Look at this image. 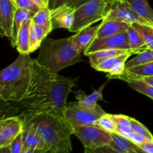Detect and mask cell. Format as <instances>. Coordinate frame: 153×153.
Instances as JSON below:
<instances>
[{
  "label": "cell",
  "mask_w": 153,
  "mask_h": 153,
  "mask_svg": "<svg viewBox=\"0 0 153 153\" xmlns=\"http://www.w3.org/2000/svg\"><path fill=\"white\" fill-rule=\"evenodd\" d=\"M76 82V79L51 73L32 59L29 88L19 104L25 111H46L64 116L67 97Z\"/></svg>",
  "instance_id": "obj_1"
},
{
  "label": "cell",
  "mask_w": 153,
  "mask_h": 153,
  "mask_svg": "<svg viewBox=\"0 0 153 153\" xmlns=\"http://www.w3.org/2000/svg\"><path fill=\"white\" fill-rule=\"evenodd\" d=\"M29 123L46 144L49 153H70L73 151V126L65 117L46 111H24L21 114Z\"/></svg>",
  "instance_id": "obj_2"
},
{
  "label": "cell",
  "mask_w": 153,
  "mask_h": 153,
  "mask_svg": "<svg viewBox=\"0 0 153 153\" xmlns=\"http://www.w3.org/2000/svg\"><path fill=\"white\" fill-rule=\"evenodd\" d=\"M31 62L29 55H20L0 73V97L4 102H21L31 82Z\"/></svg>",
  "instance_id": "obj_3"
},
{
  "label": "cell",
  "mask_w": 153,
  "mask_h": 153,
  "mask_svg": "<svg viewBox=\"0 0 153 153\" xmlns=\"http://www.w3.org/2000/svg\"><path fill=\"white\" fill-rule=\"evenodd\" d=\"M82 60V52L76 49L71 36L60 40L46 38L40 46L38 56L36 58L40 65L55 74Z\"/></svg>",
  "instance_id": "obj_4"
},
{
  "label": "cell",
  "mask_w": 153,
  "mask_h": 153,
  "mask_svg": "<svg viewBox=\"0 0 153 153\" xmlns=\"http://www.w3.org/2000/svg\"><path fill=\"white\" fill-rule=\"evenodd\" d=\"M110 0H90L75 10L74 22L70 32H78L105 18L110 7Z\"/></svg>",
  "instance_id": "obj_5"
},
{
  "label": "cell",
  "mask_w": 153,
  "mask_h": 153,
  "mask_svg": "<svg viewBox=\"0 0 153 153\" xmlns=\"http://www.w3.org/2000/svg\"><path fill=\"white\" fill-rule=\"evenodd\" d=\"M106 112L100 105L94 109H89L82 107L78 103L70 102L67 104L64 117L67 122L73 126H94L97 120Z\"/></svg>",
  "instance_id": "obj_6"
},
{
  "label": "cell",
  "mask_w": 153,
  "mask_h": 153,
  "mask_svg": "<svg viewBox=\"0 0 153 153\" xmlns=\"http://www.w3.org/2000/svg\"><path fill=\"white\" fill-rule=\"evenodd\" d=\"M73 134L79 139L85 148L97 149L111 142V134L97 126H73Z\"/></svg>",
  "instance_id": "obj_7"
},
{
  "label": "cell",
  "mask_w": 153,
  "mask_h": 153,
  "mask_svg": "<svg viewBox=\"0 0 153 153\" xmlns=\"http://www.w3.org/2000/svg\"><path fill=\"white\" fill-rule=\"evenodd\" d=\"M103 20H117L129 24L140 23L149 25L145 19L140 17L126 0L111 3L105 18Z\"/></svg>",
  "instance_id": "obj_8"
},
{
  "label": "cell",
  "mask_w": 153,
  "mask_h": 153,
  "mask_svg": "<svg viewBox=\"0 0 153 153\" xmlns=\"http://www.w3.org/2000/svg\"><path fill=\"white\" fill-rule=\"evenodd\" d=\"M111 49L132 50L130 46L129 42H128L127 31L120 33L117 35L111 36V37H106V38L94 40V41L91 43L88 49L84 52V54L88 56L91 53L95 52L97 51Z\"/></svg>",
  "instance_id": "obj_9"
},
{
  "label": "cell",
  "mask_w": 153,
  "mask_h": 153,
  "mask_svg": "<svg viewBox=\"0 0 153 153\" xmlns=\"http://www.w3.org/2000/svg\"><path fill=\"white\" fill-rule=\"evenodd\" d=\"M23 128L22 116L1 118L0 122V147L10 146Z\"/></svg>",
  "instance_id": "obj_10"
},
{
  "label": "cell",
  "mask_w": 153,
  "mask_h": 153,
  "mask_svg": "<svg viewBox=\"0 0 153 153\" xmlns=\"http://www.w3.org/2000/svg\"><path fill=\"white\" fill-rule=\"evenodd\" d=\"M134 54V52H129L112 57L101 63L95 70L107 73V78L109 79H118L125 71L126 63L128 58Z\"/></svg>",
  "instance_id": "obj_11"
},
{
  "label": "cell",
  "mask_w": 153,
  "mask_h": 153,
  "mask_svg": "<svg viewBox=\"0 0 153 153\" xmlns=\"http://www.w3.org/2000/svg\"><path fill=\"white\" fill-rule=\"evenodd\" d=\"M16 7L10 0H0V28L1 34L11 38L13 19Z\"/></svg>",
  "instance_id": "obj_12"
},
{
  "label": "cell",
  "mask_w": 153,
  "mask_h": 153,
  "mask_svg": "<svg viewBox=\"0 0 153 153\" xmlns=\"http://www.w3.org/2000/svg\"><path fill=\"white\" fill-rule=\"evenodd\" d=\"M75 10L69 6L62 5L51 10L53 29L65 28L70 31L74 22Z\"/></svg>",
  "instance_id": "obj_13"
},
{
  "label": "cell",
  "mask_w": 153,
  "mask_h": 153,
  "mask_svg": "<svg viewBox=\"0 0 153 153\" xmlns=\"http://www.w3.org/2000/svg\"><path fill=\"white\" fill-rule=\"evenodd\" d=\"M131 24L117 20H102L94 40L106 38L128 31Z\"/></svg>",
  "instance_id": "obj_14"
},
{
  "label": "cell",
  "mask_w": 153,
  "mask_h": 153,
  "mask_svg": "<svg viewBox=\"0 0 153 153\" xmlns=\"http://www.w3.org/2000/svg\"><path fill=\"white\" fill-rule=\"evenodd\" d=\"M100 24L95 26H88L72 35V41L76 49L80 52H83L88 49L91 43L95 39L96 34L100 28Z\"/></svg>",
  "instance_id": "obj_15"
},
{
  "label": "cell",
  "mask_w": 153,
  "mask_h": 153,
  "mask_svg": "<svg viewBox=\"0 0 153 153\" xmlns=\"http://www.w3.org/2000/svg\"><path fill=\"white\" fill-rule=\"evenodd\" d=\"M153 76V61L134 66L130 68L126 69L124 73L118 77L117 79H121L125 82L128 80H137L145 77Z\"/></svg>",
  "instance_id": "obj_16"
},
{
  "label": "cell",
  "mask_w": 153,
  "mask_h": 153,
  "mask_svg": "<svg viewBox=\"0 0 153 153\" xmlns=\"http://www.w3.org/2000/svg\"><path fill=\"white\" fill-rule=\"evenodd\" d=\"M24 147L43 149L46 151V144L40 136L36 132L34 127L26 121L23 120V128L22 131ZM47 152V151H46Z\"/></svg>",
  "instance_id": "obj_17"
},
{
  "label": "cell",
  "mask_w": 153,
  "mask_h": 153,
  "mask_svg": "<svg viewBox=\"0 0 153 153\" xmlns=\"http://www.w3.org/2000/svg\"><path fill=\"white\" fill-rule=\"evenodd\" d=\"M106 83L103 84L98 90L94 91L92 94L87 95L86 93L82 90L73 91L76 95V99L78 103L82 107L87 108L89 109H94L98 105V102L103 100L102 91L105 87Z\"/></svg>",
  "instance_id": "obj_18"
},
{
  "label": "cell",
  "mask_w": 153,
  "mask_h": 153,
  "mask_svg": "<svg viewBox=\"0 0 153 153\" xmlns=\"http://www.w3.org/2000/svg\"><path fill=\"white\" fill-rule=\"evenodd\" d=\"M112 140L109 145L123 153H146L138 145L117 133H111Z\"/></svg>",
  "instance_id": "obj_19"
},
{
  "label": "cell",
  "mask_w": 153,
  "mask_h": 153,
  "mask_svg": "<svg viewBox=\"0 0 153 153\" xmlns=\"http://www.w3.org/2000/svg\"><path fill=\"white\" fill-rule=\"evenodd\" d=\"M35 13V12L28 10V9L16 8L14 15V19H13L12 36L10 38V43L13 47H16V39H17L18 34L22 25L26 21L32 19Z\"/></svg>",
  "instance_id": "obj_20"
},
{
  "label": "cell",
  "mask_w": 153,
  "mask_h": 153,
  "mask_svg": "<svg viewBox=\"0 0 153 153\" xmlns=\"http://www.w3.org/2000/svg\"><path fill=\"white\" fill-rule=\"evenodd\" d=\"M132 52L134 54L135 52L133 50L130 49H103V50L97 51L95 52L91 53L88 57H89V62L91 67L94 69H96L101 63L105 61L108 58H112V57L117 56V55H121V54L126 53V52Z\"/></svg>",
  "instance_id": "obj_21"
},
{
  "label": "cell",
  "mask_w": 153,
  "mask_h": 153,
  "mask_svg": "<svg viewBox=\"0 0 153 153\" xmlns=\"http://www.w3.org/2000/svg\"><path fill=\"white\" fill-rule=\"evenodd\" d=\"M49 34V31L45 29L43 26L31 22L29 36L30 53H32L40 47L43 41L46 38Z\"/></svg>",
  "instance_id": "obj_22"
},
{
  "label": "cell",
  "mask_w": 153,
  "mask_h": 153,
  "mask_svg": "<svg viewBox=\"0 0 153 153\" xmlns=\"http://www.w3.org/2000/svg\"><path fill=\"white\" fill-rule=\"evenodd\" d=\"M31 24V19L26 21L22 25L19 31V34H18L16 48V50L20 55H30L29 36Z\"/></svg>",
  "instance_id": "obj_23"
},
{
  "label": "cell",
  "mask_w": 153,
  "mask_h": 153,
  "mask_svg": "<svg viewBox=\"0 0 153 153\" xmlns=\"http://www.w3.org/2000/svg\"><path fill=\"white\" fill-rule=\"evenodd\" d=\"M134 11L149 25H153V9L149 5L148 0H126Z\"/></svg>",
  "instance_id": "obj_24"
},
{
  "label": "cell",
  "mask_w": 153,
  "mask_h": 153,
  "mask_svg": "<svg viewBox=\"0 0 153 153\" xmlns=\"http://www.w3.org/2000/svg\"><path fill=\"white\" fill-rule=\"evenodd\" d=\"M117 128V133L128 138L133 132L131 123V117L123 114H111Z\"/></svg>",
  "instance_id": "obj_25"
},
{
  "label": "cell",
  "mask_w": 153,
  "mask_h": 153,
  "mask_svg": "<svg viewBox=\"0 0 153 153\" xmlns=\"http://www.w3.org/2000/svg\"><path fill=\"white\" fill-rule=\"evenodd\" d=\"M31 20L32 23L43 26L49 33L53 30L52 16H51V10L49 7V6L40 8L34 14V16H33Z\"/></svg>",
  "instance_id": "obj_26"
},
{
  "label": "cell",
  "mask_w": 153,
  "mask_h": 153,
  "mask_svg": "<svg viewBox=\"0 0 153 153\" xmlns=\"http://www.w3.org/2000/svg\"><path fill=\"white\" fill-rule=\"evenodd\" d=\"M127 33H128V42H129L131 49L134 51L137 55L147 49V46L143 37L139 34L138 31H137L133 28L132 25L130 26V28L127 31Z\"/></svg>",
  "instance_id": "obj_27"
},
{
  "label": "cell",
  "mask_w": 153,
  "mask_h": 153,
  "mask_svg": "<svg viewBox=\"0 0 153 153\" xmlns=\"http://www.w3.org/2000/svg\"><path fill=\"white\" fill-rule=\"evenodd\" d=\"M131 25L143 37L148 49H153V25L140 23H134Z\"/></svg>",
  "instance_id": "obj_28"
},
{
  "label": "cell",
  "mask_w": 153,
  "mask_h": 153,
  "mask_svg": "<svg viewBox=\"0 0 153 153\" xmlns=\"http://www.w3.org/2000/svg\"><path fill=\"white\" fill-rule=\"evenodd\" d=\"M151 61H153V49L147 48L142 52L137 54V56L134 57V58L126 63V69L146 64Z\"/></svg>",
  "instance_id": "obj_29"
},
{
  "label": "cell",
  "mask_w": 153,
  "mask_h": 153,
  "mask_svg": "<svg viewBox=\"0 0 153 153\" xmlns=\"http://www.w3.org/2000/svg\"><path fill=\"white\" fill-rule=\"evenodd\" d=\"M126 82L134 91L149 97L153 100V85L142 80H128Z\"/></svg>",
  "instance_id": "obj_30"
},
{
  "label": "cell",
  "mask_w": 153,
  "mask_h": 153,
  "mask_svg": "<svg viewBox=\"0 0 153 153\" xmlns=\"http://www.w3.org/2000/svg\"><path fill=\"white\" fill-rule=\"evenodd\" d=\"M95 126L100 127L102 129L108 131L109 133H117L116 126L111 117V114L106 113L101 117L99 118L96 122Z\"/></svg>",
  "instance_id": "obj_31"
},
{
  "label": "cell",
  "mask_w": 153,
  "mask_h": 153,
  "mask_svg": "<svg viewBox=\"0 0 153 153\" xmlns=\"http://www.w3.org/2000/svg\"><path fill=\"white\" fill-rule=\"evenodd\" d=\"M131 127H132L133 132L138 134L140 135L143 136V137H146L147 140H152L153 141V135L152 133L149 131V130L143 124L137 121L134 118L131 117Z\"/></svg>",
  "instance_id": "obj_32"
},
{
  "label": "cell",
  "mask_w": 153,
  "mask_h": 153,
  "mask_svg": "<svg viewBox=\"0 0 153 153\" xmlns=\"http://www.w3.org/2000/svg\"><path fill=\"white\" fill-rule=\"evenodd\" d=\"M16 8H24L37 13L40 7L33 0H16L15 2Z\"/></svg>",
  "instance_id": "obj_33"
},
{
  "label": "cell",
  "mask_w": 153,
  "mask_h": 153,
  "mask_svg": "<svg viewBox=\"0 0 153 153\" xmlns=\"http://www.w3.org/2000/svg\"><path fill=\"white\" fill-rule=\"evenodd\" d=\"M88 1H90V0H57L54 9L62 5L69 6L72 8L76 9Z\"/></svg>",
  "instance_id": "obj_34"
},
{
  "label": "cell",
  "mask_w": 153,
  "mask_h": 153,
  "mask_svg": "<svg viewBox=\"0 0 153 153\" xmlns=\"http://www.w3.org/2000/svg\"><path fill=\"white\" fill-rule=\"evenodd\" d=\"M10 153H22L24 149V143L22 140V133L19 134L10 145Z\"/></svg>",
  "instance_id": "obj_35"
},
{
  "label": "cell",
  "mask_w": 153,
  "mask_h": 153,
  "mask_svg": "<svg viewBox=\"0 0 153 153\" xmlns=\"http://www.w3.org/2000/svg\"><path fill=\"white\" fill-rule=\"evenodd\" d=\"M85 153H123L112 147L111 145H105L97 149L85 148Z\"/></svg>",
  "instance_id": "obj_36"
},
{
  "label": "cell",
  "mask_w": 153,
  "mask_h": 153,
  "mask_svg": "<svg viewBox=\"0 0 153 153\" xmlns=\"http://www.w3.org/2000/svg\"><path fill=\"white\" fill-rule=\"evenodd\" d=\"M128 139H129V140H131L133 143H134L135 144L138 145V146H140V144L143 143L144 142L149 140H147L146 137H143V136L140 135V134H136V133H134V132L131 133V134L128 136Z\"/></svg>",
  "instance_id": "obj_37"
},
{
  "label": "cell",
  "mask_w": 153,
  "mask_h": 153,
  "mask_svg": "<svg viewBox=\"0 0 153 153\" xmlns=\"http://www.w3.org/2000/svg\"><path fill=\"white\" fill-rule=\"evenodd\" d=\"M139 146L146 153H153V141L152 140H147Z\"/></svg>",
  "instance_id": "obj_38"
},
{
  "label": "cell",
  "mask_w": 153,
  "mask_h": 153,
  "mask_svg": "<svg viewBox=\"0 0 153 153\" xmlns=\"http://www.w3.org/2000/svg\"><path fill=\"white\" fill-rule=\"evenodd\" d=\"M22 153H49V152H46V150H43V149L24 147L23 152H22Z\"/></svg>",
  "instance_id": "obj_39"
},
{
  "label": "cell",
  "mask_w": 153,
  "mask_h": 153,
  "mask_svg": "<svg viewBox=\"0 0 153 153\" xmlns=\"http://www.w3.org/2000/svg\"><path fill=\"white\" fill-rule=\"evenodd\" d=\"M40 8L49 6V0H33Z\"/></svg>",
  "instance_id": "obj_40"
},
{
  "label": "cell",
  "mask_w": 153,
  "mask_h": 153,
  "mask_svg": "<svg viewBox=\"0 0 153 153\" xmlns=\"http://www.w3.org/2000/svg\"><path fill=\"white\" fill-rule=\"evenodd\" d=\"M137 80H142V81H144L146 82V83L149 84V85H153V76L152 77H145L141 79H137Z\"/></svg>",
  "instance_id": "obj_41"
},
{
  "label": "cell",
  "mask_w": 153,
  "mask_h": 153,
  "mask_svg": "<svg viewBox=\"0 0 153 153\" xmlns=\"http://www.w3.org/2000/svg\"><path fill=\"white\" fill-rule=\"evenodd\" d=\"M0 153H10V146L0 147Z\"/></svg>",
  "instance_id": "obj_42"
},
{
  "label": "cell",
  "mask_w": 153,
  "mask_h": 153,
  "mask_svg": "<svg viewBox=\"0 0 153 153\" xmlns=\"http://www.w3.org/2000/svg\"><path fill=\"white\" fill-rule=\"evenodd\" d=\"M57 0H49V7L50 8V10H53L54 7H55V4L56 3Z\"/></svg>",
  "instance_id": "obj_43"
},
{
  "label": "cell",
  "mask_w": 153,
  "mask_h": 153,
  "mask_svg": "<svg viewBox=\"0 0 153 153\" xmlns=\"http://www.w3.org/2000/svg\"><path fill=\"white\" fill-rule=\"evenodd\" d=\"M121 1V0H110V2H114V1Z\"/></svg>",
  "instance_id": "obj_44"
},
{
  "label": "cell",
  "mask_w": 153,
  "mask_h": 153,
  "mask_svg": "<svg viewBox=\"0 0 153 153\" xmlns=\"http://www.w3.org/2000/svg\"><path fill=\"white\" fill-rule=\"evenodd\" d=\"M10 1H12V2H13V4H15V2H16V0H10Z\"/></svg>",
  "instance_id": "obj_45"
}]
</instances>
